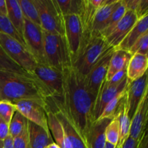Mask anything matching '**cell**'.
<instances>
[{
  "label": "cell",
  "instance_id": "836d02e7",
  "mask_svg": "<svg viewBox=\"0 0 148 148\" xmlns=\"http://www.w3.org/2000/svg\"><path fill=\"white\" fill-rule=\"evenodd\" d=\"M127 10H132L137 15V18L148 14L147 0H124Z\"/></svg>",
  "mask_w": 148,
  "mask_h": 148
},
{
  "label": "cell",
  "instance_id": "7c38bea8",
  "mask_svg": "<svg viewBox=\"0 0 148 148\" xmlns=\"http://www.w3.org/2000/svg\"><path fill=\"white\" fill-rule=\"evenodd\" d=\"M46 107L53 112L56 118L62 124L64 134L67 138L68 142L70 144L72 148H88L86 142L83 137L81 136L79 132L68 119L64 111L56 106L51 99V98H48L46 101Z\"/></svg>",
  "mask_w": 148,
  "mask_h": 148
},
{
  "label": "cell",
  "instance_id": "52a82bcc",
  "mask_svg": "<svg viewBox=\"0 0 148 148\" xmlns=\"http://www.w3.org/2000/svg\"><path fill=\"white\" fill-rule=\"evenodd\" d=\"M23 38L26 47L38 64L48 65L45 56L43 31L40 26L24 18Z\"/></svg>",
  "mask_w": 148,
  "mask_h": 148
},
{
  "label": "cell",
  "instance_id": "4dcf8cb0",
  "mask_svg": "<svg viewBox=\"0 0 148 148\" xmlns=\"http://www.w3.org/2000/svg\"><path fill=\"white\" fill-rule=\"evenodd\" d=\"M0 32L12 38L14 40H17L26 47L23 37L16 30L15 27L13 26V25L12 24L7 17L0 16Z\"/></svg>",
  "mask_w": 148,
  "mask_h": 148
},
{
  "label": "cell",
  "instance_id": "4fadbf2b",
  "mask_svg": "<svg viewBox=\"0 0 148 148\" xmlns=\"http://www.w3.org/2000/svg\"><path fill=\"white\" fill-rule=\"evenodd\" d=\"M129 83V80L126 77L120 82H111L110 81H104L100 88L98 93L95 99L94 106L93 118L94 121L99 119L104 108L110 101L116 95L124 91Z\"/></svg>",
  "mask_w": 148,
  "mask_h": 148
},
{
  "label": "cell",
  "instance_id": "f546056e",
  "mask_svg": "<svg viewBox=\"0 0 148 148\" xmlns=\"http://www.w3.org/2000/svg\"><path fill=\"white\" fill-rule=\"evenodd\" d=\"M120 138L119 121L117 116L111 119L106 129V140L107 143L118 147Z\"/></svg>",
  "mask_w": 148,
  "mask_h": 148
},
{
  "label": "cell",
  "instance_id": "4316f807",
  "mask_svg": "<svg viewBox=\"0 0 148 148\" xmlns=\"http://www.w3.org/2000/svg\"><path fill=\"white\" fill-rule=\"evenodd\" d=\"M116 116H118L120 127V138L118 147H121L124 141L129 137L130 124H131V120L129 118L128 110L126 106V101Z\"/></svg>",
  "mask_w": 148,
  "mask_h": 148
},
{
  "label": "cell",
  "instance_id": "ffe728a7",
  "mask_svg": "<svg viewBox=\"0 0 148 148\" xmlns=\"http://www.w3.org/2000/svg\"><path fill=\"white\" fill-rule=\"evenodd\" d=\"M27 134L30 148H47L54 143L51 134L29 121H27Z\"/></svg>",
  "mask_w": 148,
  "mask_h": 148
},
{
  "label": "cell",
  "instance_id": "6da1fadb",
  "mask_svg": "<svg viewBox=\"0 0 148 148\" xmlns=\"http://www.w3.org/2000/svg\"><path fill=\"white\" fill-rule=\"evenodd\" d=\"M62 98L51 99L64 111L86 142L90 129L94 122L93 111L96 98L88 92L85 77L72 65L62 70Z\"/></svg>",
  "mask_w": 148,
  "mask_h": 148
},
{
  "label": "cell",
  "instance_id": "60d3db41",
  "mask_svg": "<svg viewBox=\"0 0 148 148\" xmlns=\"http://www.w3.org/2000/svg\"><path fill=\"white\" fill-rule=\"evenodd\" d=\"M3 148H14L13 138L9 135L4 140H3Z\"/></svg>",
  "mask_w": 148,
  "mask_h": 148
},
{
  "label": "cell",
  "instance_id": "8fae6325",
  "mask_svg": "<svg viewBox=\"0 0 148 148\" xmlns=\"http://www.w3.org/2000/svg\"><path fill=\"white\" fill-rule=\"evenodd\" d=\"M14 104L16 110L27 121L42 127L50 134L46 110V103L33 101H20Z\"/></svg>",
  "mask_w": 148,
  "mask_h": 148
},
{
  "label": "cell",
  "instance_id": "e575fe53",
  "mask_svg": "<svg viewBox=\"0 0 148 148\" xmlns=\"http://www.w3.org/2000/svg\"><path fill=\"white\" fill-rule=\"evenodd\" d=\"M148 52V32L143 34L138 40L134 43L131 49L129 51V53L132 55L143 54L147 55Z\"/></svg>",
  "mask_w": 148,
  "mask_h": 148
},
{
  "label": "cell",
  "instance_id": "74e56055",
  "mask_svg": "<svg viewBox=\"0 0 148 148\" xmlns=\"http://www.w3.org/2000/svg\"><path fill=\"white\" fill-rule=\"evenodd\" d=\"M9 136V124L0 117V140L3 141Z\"/></svg>",
  "mask_w": 148,
  "mask_h": 148
},
{
  "label": "cell",
  "instance_id": "8d00e7d4",
  "mask_svg": "<svg viewBox=\"0 0 148 148\" xmlns=\"http://www.w3.org/2000/svg\"><path fill=\"white\" fill-rule=\"evenodd\" d=\"M13 145L14 148H30L27 129L25 130L20 135L13 138Z\"/></svg>",
  "mask_w": 148,
  "mask_h": 148
},
{
  "label": "cell",
  "instance_id": "30bf717a",
  "mask_svg": "<svg viewBox=\"0 0 148 148\" xmlns=\"http://www.w3.org/2000/svg\"><path fill=\"white\" fill-rule=\"evenodd\" d=\"M46 86L51 94V98L59 99L63 93V75L62 72L49 65L38 64L33 72Z\"/></svg>",
  "mask_w": 148,
  "mask_h": 148
},
{
  "label": "cell",
  "instance_id": "e0dca14e",
  "mask_svg": "<svg viewBox=\"0 0 148 148\" xmlns=\"http://www.w3.org/2000/svg\"><path fill=\"white\" fill-rule=\"evenodd\" d=\"M121 0H106L105 3L97 10L92 22L91 36L100 35L106 23L113 12L119 6Z\"/></svg>",
  "mask_w": 148,
  "mask_h": 148
},
{
  "label": "cell",
  "instance_id": "d6a6232c",
  "mask_svg": "<svg viewBox=\"0 0 148 148\" xmlns=\"http://www.w3.org/2000/svg\"><path fill=\"white\" fill-rule=\"evenodd\" d=\"M0 69H4L7 71H11V72H17V73L27 75L28 73L25 70L20 67L18 64L13 62L8 55L6 53L3 48L0 45Z\"/></svg>",
  "mask_w": 148,
  "mask_h": 148
},
{
  "label": "cell",
  "instance_id": "1f68e13d",
  "mask_svg": "<svg viewBox=\"0 0 148 148\" xmlns=\"http://www.w3.org/2000/svg\"><path fill=\"white\" fill-rule=\"evenodd\" d=\"M63 15L79 14L82 0H56Z\"/></svg>",
  "mask_w": 148,
  "mask_h": 148
},
{
  "label": "cell",
  "instance_id": "d590c367",
  "mask_svg": "<svg viewBox=\"0 0 148 148\" xmlns=\"http://www.w3.org/2000/svg\"><path fill=\"white\" fill-rule=\"evenodd\" d=\"M17 111L13 103L6 100H0V117L10 124L14 112Z\"/></svg>",
  "mask_w": 148,
  "mask_h": 148
},
{
  "label": "cell",
  "instance_id": "cb8c5ba5",
  "mask_svg": "<svg viewBox=\"0 0 148 148\" xmlns=\"http://www.w3.org/2000/svg\"><path fill=\"white\" fill-rule=\"evenodd\" d=\"M7 8V17L18 33L23 37L24 17L18 0H6Z\"/></svg>",
  "mask_w": 148,
  "mask_h": 148
},
{
  "label": "cell",
  "instance_id": "f6af8a7d",
  "mask_svg": "<svg viewBox=\"0 0 148 148\" xmlns=\"http://www.w3.org/2000/svg\"><path fill=\"white\" fill-rule=\"evenodd\" d=\"M0 100H1V94H0Z\"/></svg>",
  "mask_w": 148,
  "mask_h": 148
},
{
  "label": "cell",
  "instance_id": "44dd1931",
  "mask_svg": "<svg viewBox=\"0 0 148 148\" xmlns=\"http://www.w3.org/2000/svg\"><path fill=\"white\" fill-rule=\"evenodd\" d=\"M46 110L47 114L48 126L51 135L55 140L54 143L59 145L60 148H72L65 135L62 124L56 117L55 114L47 107H46Z\"/></svg>",
  "mask_w": 148,
  "mask_h": 148
},
{
  "label": "cell",
  "instance_id": "5b68a950",
  "mask_svg": "<svg viewBox=\"0 0 148 148\" xmlns=\"http://www.w3.org/2000/svg\"><path fill=\"white\" fill-rule=\"evenodd\" d=\"M38 12L40 27L44 31L64 36L63 14L56 0H33Z\"/></svg>",
  "mask_w": 148,
  "mask_h": 148
},
{
  "label": "cell",
  "instance_id": "7bdbcfd3",
  "mask_svg": "<svg viewBox=\"0 0 148 148\" xmlns=\"http://www.w3.org/2000/svg\"><path fill=\"white\" fill-rule=\"evenodd\" d=\"M47 148H60V147L59 145H57L55 143H53L52 144H51L50 145L48 146Z\"/></svg>",
  "mask_w": 148,
  "mask_h": 148
},
{
  "label": "cell",
  "instance_id": "5bb4252c",
  "mask_svg": "<svg viewBox=\"0 0 148 148\" xmlns=\"http://www.w3.org/2000/svg\"><path fill=\"white\" fill-rule=\"evenodd\" d=\"M147 72L143 77L133 82L129 81L126 90V106L130 120L135 114L143 98L147 94Z\"/></svg>",
  "mask_w": 148,
  "mask_h": 148
},
{
  "label": "cell",
  "instance_id": "7a4b0ae2",
  "mask_svg": "<svg viewBox=\"0 0 148 148\" xmlns=\"http://www.w3.org/2000/svg\"><path fill=\"white\" fill-rule=\"evenodd\" d=\"M1 100L14 103L33 101L46 103L51 94L44 84L33 74L17 73L0 69Z\"/></svg>",
  "mask_w": 148,
  "mask_h": 148
},
{
  "label": "cell",
  "instance_id": "277c9868",
  "mask_svg": "<svg viewBox=\"0 0 148 148\" xmlns=\"http://www.w3.org/2000/svg\"><path fill=\"white\" fill-rule=\"evenodd\" d=\"M43 31L47 64L62 72L66 66L72 65L66 39L64 36Z\"/></svg>",
  "mask_w": 148,
  "mask_h": 148
},
{
  "label": "cell",
  "instance_id": "3957f363",
  "mask_svg": "<svg viewBox=\"0 0 148 148\" xmlns=\"http://www.w3.org/2000/svg\"><path fill=\"white\" fill-rule=\"evenodd\" d=\"M111 46L101 35L91 36L81 49L72 66L82 76L85 77L102 55Z\"/></svg>",
  "mask_w": 148,
  "mask_h": 148
},
{
  "label": "cell",
  "instance_id": "8992f818",
  "mask_svg": "<svg viewBox=\"0 0 148 148\" xmlns=\"http://www.w3.org/2000/svg\"><path fill=\"white\" fill-rule=\"evenodd\" d=\"M0 45L13 62L28 73L33 74L38 63L24 45L1 32Z\"/></svg>",
  "mask_w": 148,
  "mask_h": 148
},
{
  "label": "cell",
  "instance_id": "d6986e66",
  "mask_svg": "<svg viewBox=\"0 0 148 148\" xmlns=\"http://www.w3.org/2000/svg\"><path fill=\"white\" fill-rule=\"evenodd\" d=\"M148 32V14L137 20L132 28L131 29L122 41L119 44L115 50H123L128 51L134 43L141 37L143 34Z\"/></svg>",
  "mask_w": 148,
  "mask_h": 148
},
{
  "label": "cell",
  "instance_id": "b9f144b4",
  "mask_svg": "<svg viewBox=\"0 0 148 148\" xmlns=\"http://www.w3.org/2000/svg\"><path fill=\"white\" fill-rule=\"evenodd\" d=\"M104 148H120V147H117V146L114 145L110 144V143H107V142H106V143L105 147H104Z\"/></svg>",
  "mask_w": 148,
  "mask_h": 148
},
{
  "label": "cell",
  "instance_id": "9c48e42d",
  "mask_svg": "<svg viewBox=\"0 0 148 148\" xmlns=\"http://www.w3.org/2000/svg\"><path fill=\"white\" fill-rule=\"evenodd\" d=\"M114 51L115 49L114 47H110L85 77L87 89L95 98L97 97L101 85L105 81L110 60Z\"/></svg>",
  "mask_w": 148,
  "mask_h": 148
},
{
  "label": "cell",
  "instance_id": "2e32d148",
  "mask_svg": "<svg viewBox=\"0 0 148 148\" xmlns=\"http://www.w3.org/2000/svg\"><path fill=\"white\" fill-rule=\"evenodd\" d=\"M148 120L147 94H146L140 102L135 114L131 119L129 137L134 140H140L147 132Z\"/></svg>",
  "mask_w": 148,
  "mask_h": 148
},
{
  "label": "cell",
  "instance_id": "ac0fdd59",
  "mask_svg": "<svg viewBox=\"0 0 148 148\" xmlns=\"http://www.w3.org/2000/svg\"><path fill=\"white\" fill-rule=\"evenodd\" d=\"M111 119L106 118L94 121L87 137L86 143L88 148H104L106 143V129Z\"/></svg>",
  "mask_w": 148,
  "mask_h": 148
},
{
  "label": "cell",
  "instance_id": "ee69618b",
  "mask_svg": "<svg viewBox=\"0 0 148 148\" xmlns=\"http://www.w3.org/2000/svg\"><path fill=\"white\" fill-rule=\"evenodd\" d=\"M0 148H3V141L0 140Z\"/></svg>",
  "mask_w": 148,
  "mask_h": 148
},
{
  "label": "cell",
  "instance_id": "f1b7e54d",
  "mask_svg": "<svg viewBox=\"0 0 148 148\" xmlns=\"http://www.w3.org/2000/svg\"><path fill=\"white\" fill-rule=\"evenodd\" d=\"M18 3L24 18L40 26L38 12L33 0H18Z\"/></svg>",
  "mask_w": 148,
  "mask_h": 148
},
{
  "label": "cell",
  "instance_id": "9a60e30c",
  "mask_svg": "<svg viewBox=\"0 0 148 148\" xmlns=\"http://www.w3.org/2000/svg\"><path fill=\"white\" fill-rule=\"evenodd\" d=\"M137 20L138 18L134 12L127 10L125 14L114 27L111 33L105 38L108 46L114 49L117 47L135 25Z\"/></svg>",
  "mask_w": 148,
  "mask_h": 148
},
{
  "label": "cell",
  "instance_id": "d4e9b609",
  "mask_svg": "<svg viewBox=\"0 0 148 148\" xmlns=\"http://www.w3.org/2000/svg\"><path fill=\"white\" fill-rule=\"evenodd\" d=\"M126 90L127 88L108 103L98 119L106 118L113 119L119 114L120 109L126 101Z\"/></svg>",
  "mask_w": 148,
  "mask_h": 148
},
{
  "label": "cell",
  "instance_id": "f35d334b",
  "mask_svg": "<svg viewBox=\"0 0 148 148\" xmlns=\"http://www.w3.org/2000/svg\"><path fill=\"white\" fill-rule=\"evenodd\" d=\"M140 141L141 139L137 140L128 137L120 148H140Z\"/></svg>",
  "mask_w": 148,
  "mask_h": 148
},
{
  "label": "cell",
  "instance_id": "ba28073f",
  "mask_svg": "<svg viewBox=\"0 0 148 148\" xmlns=\"http://www.w3.org/2000/svg\"><path fill=\"white\" fill-rule=\"evenodd\" d=\"M64 38L66 39L72 64L77 56L82 38V28L77 14L63 15Z\"/></svg>",
  "mask_w": 148,
  "mask_h": 148
},
{
  "label": "cell",
  "instance_id": "83f0119b",
  "mask_svg": "<svg viewBox=\"0 0 148 148\" xmlns=\"http://www.w3.org/2000/svg\"><path fill=\"white\" fill-rule=\"evenodd\" d=\"M27 121L26 118L16 111L9 124V135L12 138L20 135L27 129Z\"/></svg>",
  "mask_w": 148,
  "mask_h": 148
},
{
  "label": "cell",
  "instance_id": "484cf974",
  "mask_svg": "<svg viewBox=\"0 0 148 148\" xmlns=\"http://www.w3.org/2000/svg\"><path fill=\"white\" fill-rule=\"evenodd\" d=\"M127 10V7H126L125 4H124V0H121L119 6L113 12L109 18L108 19L105 25H104L103 29L101 32L100 35L102 36L104 38L107 37L111 33L113 29L116 25L117 23L119 22V20L122 18L123 16L125 14Z\"/></svg>",
  "mask_w": 148,
  "mask_h": 148
},
{
  "label": "cell",
  "instance_id": "ab89813d",
  "mask_svg": "<svg viewBox=\"0 0 148 148\" xmlns=\"http://www.w3.org/2000/svg\"><path fill=\"white\" fill-rule=\"evenodd\" d=\"M0 16L7 17V8L6 0H0Z\"/></svg>",
  "mask_w": 148,
  "mask_h": 148
},
{
  "label": "cell",
  "instance_id": "7402d4cb",
  "mask_svg": "<svg viewBox=\"0 0 148 148\" xmlns=\"http://www.w3.org/2000/svg\"><path fill=\"white\" fill-rule=\"evenodd\" d=\"M148 66L147 55L134 54L132 56L127 67V77L133 82L143 77L147 72Z\"/></svg>",
  "mask_w": 148,
  "mask_h": 148
},
{
  "label": "cell",
  "instance_id": "603a6c76",
  "mask_svg": "<svg viewBox=\"0 0 148 148\" xmlns=\"http://www.w3.org/2000/svg\"><path fill=\"white\" fill-rule=\"evenodd\" d=\"M132 55L128 51L123 50H115L110 60L107 71L106 81L111 80V78L119 71L127 67Z\"/></svg>",
  "mask_w": 148,
  "mask_h": 148
}]
</instances>
